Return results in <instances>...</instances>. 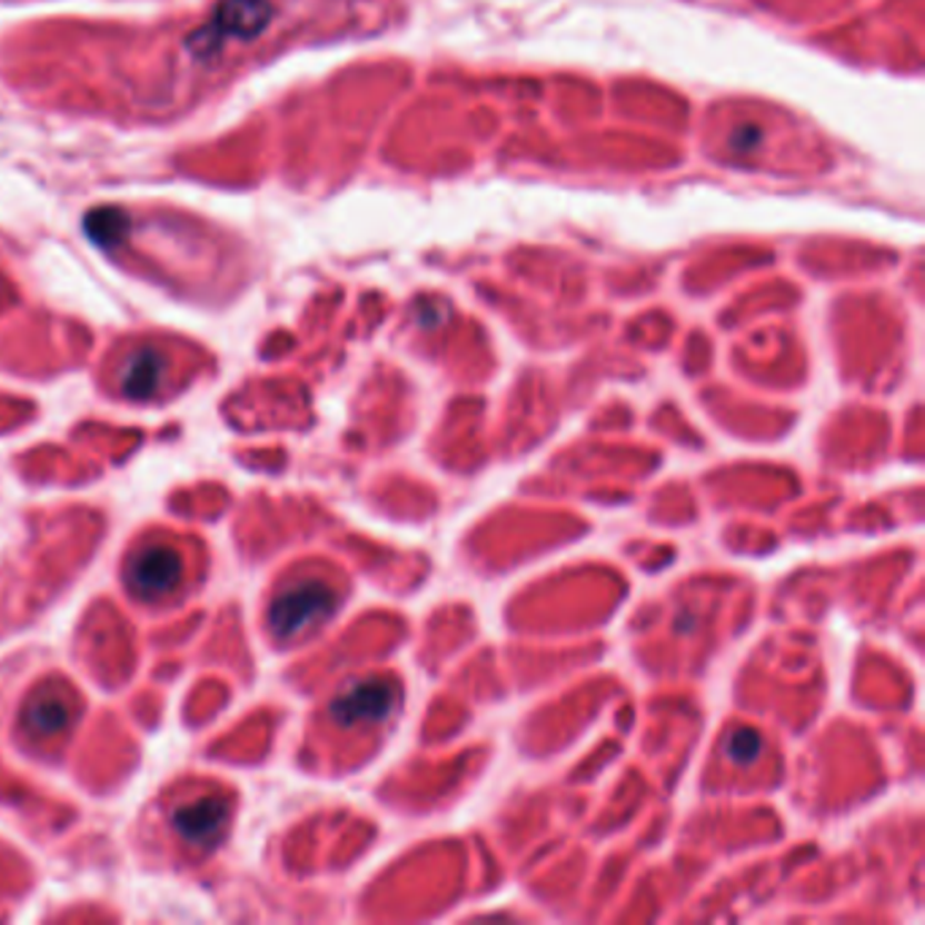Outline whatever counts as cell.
<instances>
[{
    "mask_svg": "<svg viewBox=\"0 0 925 925\" xmlns=\"http://www.w3.org/2000/svg\"><path fill=\"white\" fill-rule=\"evenodd\" d=\"M329 708L331 719L342 727L384 723L397 708V689L380 682V678H369V682L354 684L345 693H339Z\"/></svg>",
    "mask_w": 925,
    "mask_h": 925,
    "instance_id": "5",
    "label": "cell"
},
{
    "mask_svg": "<svg viewBox=\"0 0 925 925\" xmlns=\"http://www.w3.org/2000/svg\"><path fill=\"white\" fill-rule=\"evenodd\" d=\"M77 719V703L60 687H47L28 700L22 712V727L36 742L63 736Z\"/></svg>",
    "mask_w": 925,
    "mask_h": 925,
    "instance_id": "7",
    "label": "cell"
},
{
    "mask_svg": "<svg viewBox=\"0 0 925 925\" xmlns=\"http://www.w3.org/2000/svg\"><path fill=\"white\" fill-rule=\"evenodd\" d=\"M166 378H169L166 356L152 345H141L117 369V388H120L122 397L147 402V399H156L163 391Z\"/></svg>",
    "mask_w": 925,
    "mask_h": 925,
    "instance_id": "6",
    "label": "cell"
},
{
    "mask_svg": "<svg viewBox=\"0 0 925 925\" xmlns=\"http://www.w3.org/2000/svg\"><path fill=\"white\" fill-rule=\"evenodd\" d=\"M271 20L269 0H220L207 22L190 39L196 58H209L228 47V41H252Z\"/></svg>",
    "mask_w": 925,
    "mask_h": 925,
    "instance_id": "2",
    "label": "cell"
},
{
    "mask_svg": "<svg viewBox=\"0 0 925 925\" xmlns=\"http://www.w3.org/2000/svg\"><path fill=\"white\" fill-rule=\"evenodd\" d=\"M337 608V591L320 578H299L282 587L271 600L267 621L277 640L301 638L324 625Z\"/></svg>",
    "mask_w": 925,
    "mask_h": 925,
    "instance_id": "1",
    "label": "cell"
},
{
    "mask_svg": "<svg viewBox=\"0 0 925 925\" xmlns=\"http://www.w3.org/2000/svg\"><path fill=\"white\" fill-rule=\"evenodd\" d=\"M182 557L169 543H150L126 567L128 589L141 600H166L182 584Z\"/></svg>",
    "mask_w": 925,
    "mask_h": 925,
    "instance_id": "3",
    "label": "cell"
},
{
    "mask_svg": "<svg viewBox=\"0 0 925 925\" xmlns=\"http://www.w3.org/2000/svg\"><path fill=\"white\" fill-rule=\"evenodd\" d=\"M175 834L196 849L218 847L231 823V804L223 795H196L180 800L169 817Z\"/></svg>",
    "mask_w": 925,
    "mask_h": 925,
    "instance_id": "4",
    "label": "cell"
},
{
    "mask_svg": "<svg viewBox=\"0 0 925 925\" xmlns=\"http://www.w3.org/2000/svg\"><path fill=\"white\" fill-rule=\"evenodd\" d=\"M763 752V738L760 733L755 730H736L727 742V757H730L736 766H749L760 757Z\"/></svg>",
    "mask_w": 925,
    "mask_h": 925,
    "instance_id": "8",
    "label": "cell"
}]
</instances>
